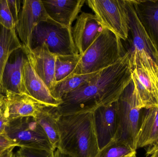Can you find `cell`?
I'll use <instances>...</instances> for the list:
<instances>
[{
	"mask_svg": "<svg viewBox=\"0 0 158 157\" xmlns=\"http://www.w3.org/2000/svg\"><path fill=\"white\" fill-rule=\"evenodd\" d=\"M54 157H72L68 155L60 152L58 149H56L54 152Z\"/></svg>",
	"mask_w": 158,
	"mask_h": 157,
	"instance_id": "4dcf8cb0",
	"label": "cell"
},
{
	"mask_svg": "<svg viewBox=\"0 0 158 157\" xmlns=\"http://www.w3.org/2000/svg\"><path fill=\"white\" fill-rule=\"evenodd\" d=\"M117 101L97 109L94 112L99 150L114 137L117 130Z\"/></svg>",
	"mask_w": 158,
	"mask_h": 157,
	"instance_id": "9a60e30c",
	"label": "cell"
},
{
	"mask_svg": "<svg viewBox=\"0 0 158 157\" xmlns=\"http://www.w3.org/2000/svg\"><path fill=\"white\" fill-rule=\"evenodd\" d=\"M60 116L56 108L44 106L35 119L47 135L55 151L57 149L59 144L58 121Z\"/></svg>",
	"mask_w": 158,
	"mask_h": 157,
	"instance_id": "d6986e66",
	"label": "cell"
},
{
	"mask_svg": "<svg viewBox=\"0 0 158 157\" xmlns=\"http://www.w3.org/2000/svg\"><path fill=\"white\" fill-rule=\"evenodd\" d=\"M44 8L50 18L56 23L72 30L85 0H43Z\"/></svg>",
	"mask_w": 158,
	"mask_h": 157,
	"instance_id": "4fadbf2b",
	"label": "cell"
},
{
	"mask_svg": "<svg viewBox=\"0 0 158 157\" xmlns=\"http://www.w3.org/2000/svg\"><path fill=\"white\" fill-rule=\"evenodd\" d=\"M3 153H1V152H0V155H1V154H2Z\"/></svg>",
	"mask_w": 158,
	"mask_h": 157,
	"instance_id": "d6a6232c",
	"label": "cell"
},
{
	"mask_svg": "<svg viewBox=\"0 0 158 157\" xmlns=\"http://www.w3.org/2000/svg\"><path fill=\"white\" fill-rule=\"evenodd\" d=\"M57 149L72 157H95L99 151L94 113L60 115Z\"/></svg>",
	"mask_w": 158,
	"mask_h": 157,
	"instance_id": "7a4b0ae2",
	"label": "cell"
},
{
	"mask_svg": "<svg viewBox=\"0 0 158 157\" xmlns=\"http://www.w3.org/2000/svg\"><path fill=\"white\" fill-rule=\"evenodd\" d=\"M99 72L73 76L71 77L66 78L56 84L51 93L55 98L62 101V98L64 95L76 90L88 82L96 75Z\"/></svg>",
	"mask_w": 158,
	"mask_h": 157,
	"instance_id": "44dd1931",
	"label": "cell"
},
{
	"mask_svg": "<svg viewBox=\"0 0 158 157\" xmlns=\"http://www.w3.org/2000/svg\"><path fill=\"white\" fill-rule=\"evenodd\" d=\"M133 70L130 49L118 61L98 72L88 82L62 98L56 108L60 115L94 113L118 99L132 80Z\"/></svg>",
	"mask_w": 158,
	"mask_h": 157,
	"instance_id": "6da1fadb",
	"label": "cell"
},
{
	"mask_svg": "<svg viewBox=\"0 0 158 157\" xmlns=\"http://www.w3.org/2000/svg\"><path fill=\"white\" fill-rule=\"evenodd\" d=\"M95 157H136V150L113 138Z\"/></svg>",
	"mask_w": 158,
	"mask_h": 157,
	"instance_id": "603a6c76",
	"label": "cell"
},
{
	"mask_svg": "<svg viewBox=\"0 0 158 157\" xmlns=\"http://www.w3.org/2000/svg\"><path fill=\"white\" fill-rule=\"evenodd\" d=\"M25 51L32 68L52 92L56 84V54L51 52L45 43L30 50Z\"/></svg>",
	"mask_w": 158,
	"mask_h": 157,
	"instance_id": "8fae6325",
	"label": "cell"
},
{
	"mask_svg": "<svg viewBox=\"0 0 158 157\" xmlns=\"http://www.w3.org/2000/svg\"><path fill=\"white\" fill-rule=\"evenodd\" d=\"M28 60L24 46L12 53L4 69L0 84V93L6 91L27 94L23 80V69Z\"/></svg>",
	"mask_w": 158,
	"mask_h": 157,
	"instance_id": "30bf717a",
	"label": "cell"
},
{
	"mask_svg": "<svg viewBox=\"0 0 158 157\" xmlns=\"http://www.w3.org/2000/svg\"><path fill=\"white\" fill-rule=\"evenodd\" d=\"M126 52L121 40L110 30L104 29L81 55L75 70L67 77L99 72L116 63Z\"/></svg>",
	"mask_w": 158,
	"mask_h": 157,
	"instance_id": "3957f363",
	"label": "cell"
},
{
	"mask_svg": "<svg viewBox=\"0 0 158 157\" xmlns=\"http://www.w3.org/2000/svg\"><path fill=\"white\" fill-rule=\"evenodd\" d=\"M6 132L18 144L19 147L55 151L47 135L34 118L27 117L12 121Z\"/></svg>",
	"mask_w": 158,
	"mask_h": 157,
	"instance_id": "ba28073f",
	"label": "cell"
},
{
	"mask_svg": "<svg viewBox=\"0 0 158 157\" xmlns=\"http://www.w3.org/2000/svg\"><path fill=\"white\" fill-rule=\"evenodd\" d=\"M10 122L6 109L4 114L0 118V134L6 132V130L9 125Z\"/></svg>",
	"mask_w": 158,
	"mask_h": 157,
	"instance_id": "4316f807",
	"label": "cell"
},
{
	"mask_svg": "<svg viewBox=\"0 0 158 157\" xmlns=\"http://www.w3.org/2000/svg\"><path fill=\"white\" fill-rule=\"evenodd\" d=\"M45 43L50 51L56 55L74 56L79 53L74 43L72 30L52 19L41 22L34 29L31 49Z\"/></svg>",
	"mask_w": 158,
	"mask_h": 157,
	"instance_id": "8992f818",
	"label": "cell"
},
{
	"mask_svg": "<svg viewBox=\"0 0 158 157\" xmlns=\"http://www.w3.org/2000/svg\"><path fill=\"white\" fill-rule=\"evenodd\" d=\"M133 67H141L158 82V52L137 16L132 0H126Z\"/></svg>",
	"mask_w": 158,
	"mask_h": 157,
	"instance_id": "277c9868",
	"label": "cell"
},
{
	"mask_svg": "<svg viewBox=\"0 0 158 157\" xmlns=\"http://www.w3.org/2000/svg\"><path fill=\"white\" fill-rule=\"evenodd\" d=\"M23 80L27 94L41 104L57 108L62 101L55 98L48 87L27 60L23 69Z\"/></svg>",
	"mask_w": 158,
	"mask_h": 157,
	"instance_id": "2e32d148",
	"label": "cell"
},
{
	"mask_svg": "<svg viewBox=\"0 0 158 157\" xmlns=\"http://www.w3.org/2000/svg\"><path fill=\"white\" fill-rule=\"evenodd\" d=\"M146 154L147 157H158V146L147 149Z\"/></svg>",
	"mask_w": 158,
	"mask_h": 157,
	"instance_id": "f1b7e54d",
	"label": "cell"
},
{
	"mask_svg": "<svg viewBox=\"0 0 158 157\" xmlns=\"http://www.w3.org/2000/svg\"><path fill=\"white\" fill-rule=\"evenodd\" d=\"M104 29L96 16L82 12L72 27L73 39L79 54L82 55Z\"/></svg>",
	"mask_w": 158,
	"mask_h": 157,
	"instance_id": "7c38bea8",
	"label": "cell"
},
{
	"mask_svg": "<svg viewBox=\"0 0 158 157\" xmlns=\"http://www.w3.org/2000/svg\"><path fill=\"white\" fill-rule=\"evenodd\" d=\"M135 139V149L158 146V107L143 109Z\"/></svg>",
	"mask_w": 158,
	"mask_h": 157,
	"instance_id": "e0dca14e",
	"label": "cell"
},
{
	"mask_svg": "<svg viewBox=\"0 0 158 157\" xmlns=\"http://www.w3.org/2000/svg\"><path fill=\"white\" fill-rule=\"evenodd\" d=\"M19 152L25 157H54V152L20 147Z\"/></svg>",
	"mask_w": 158,
	"mask_h": 157,
	"instance_id": "d4e9b609",
	"label": "cell"
},
{
	"mask_svg": "<svg viewBox=\"0 0 158 157\" xmlns=\"http://www.w3.org/2000/svg\"><path fill=\"white\" fill-rule=\"evenodd\" d=\"M81 54L74 56L56 55L55 64L56 83L65 79L71 74L78 63Z\"/></svg>",
	"mask_w": 158,
	"mask_h": 157,
	"instance_id": "cb8c5ba5",
	"label": "cell"
},
{
	"mask_svg": "<svg viewBox=\"0 0 158 157\" xmlns=\"http://www.w3.org/2000/svg\"><path fill=\"white\" fill-rule=\"evenodd\" d=\"M94 13L103 29L126 41L130 33L126 0H87L85 2Z\"/></svg>",
	"mask_w": 158,
	"mask_h": 157,
	"instance_id": "52a82bcc",
	"label": "cell"
},
{
	"mask_svg": "<svg viewBox=\"0 0 158 157\" xmlns=\"http://www.w3.org/2000/svg\"><path fill=\"white\" fill-rule=\"evenodd\" d=\"M23 47L15 29H8L0 25V84L8 58L13 52Z\"/></svg>",
	"mask_w": 158,
	"mask_h": 157,
	"instance_id": "ffe728a7",
	"label": "cell"
},
{
	"mask_svg": "<svg viewBox=\"0 0 158 157\" xmlns=\"http://www.w3.org/2000/svg\"><path fill=\"white\" fill-rule=\"evenodd\" d=\"M137 16L158 52V0H132Z\"/></svg>",
	"mask_w": 158,
	"mask_h": 157,
	"instance_id": "ac0fdd59",
	"label": "cell"
},
{
	"mask_svg": "<svg viewBox=\"0 0 158 157\" xmlns=\"http://www.w3.org/2000/svg\"><path fill=\"white\" fill-rule=\"evenodd\" d=\"M50 19L42 1H22L15 30L25 49H32L31 39L35 27L41 22Z\"/></svg>",
	"mask_w": 158,
	"mask_h": 157,
	"instance_id": "9c48e42d",
	"label": "cell"
},
{
	"mask_svg": "<svg viewBox=\"0 0 158 157\" xmlns=\"http://www.w3.org/2000/svg\"><path fill=\"white\" fill-rule=\"evenodd\" d=\"M16 147H19L18 144L10 138L6 132L0 134V152L3 153L10 148Z\"/></svg>",
	"mask_w": 158,
	"mask_h": 157,
	"instance_id": "484cf974",
	"label": "cell"
},
{
	"mask_svg": "<svg viewBox=\"0 0 158 157\" xmlns=\"http://www.w3.org/2000/svg\"><path fill=\"white\" fill-rule=\"evenodd\" d=\"M14 149V147H13V148H10V149L6 150L2 154H1L0 157H12L13 154H14L13 152Z\"/></svg>",
	"mask_w": 158,
	"mask_h": 157,
	"instance_id": "f546056e",
	"label": "cell"
},
{
	"mask_svg": "<svg viewBox=\"0 0 158 157\" xmlns=\"http://www.w3.org/2000/svg\"><path fill=\"white\" fill-rule=\"evenodd\" d=\"M6 110V104L5 96L0 93V118L4 114Z\"/></svg>",
	"mask_w": 158,
	"mask_h": 157,
	"instance_id": "83f0119b",
	"label": "cell"
},
{
	"mask_svg": "<svg viewBox=\"0 0 158 157\" xmlns=\"http://www.w3.org/2000/svg\"><path fill=\"white\" fill-rule=\"evenodd\" d=\"M117 130L115 137L118 142L135 149V139L141 119V111L132 80L117 101Z\"/></svg>",
	"mask_w": 158,
	"mask_h": 157,
	"instance_id": "5b68a950",
	"label": "cell"
},
{
	"mask_svg": "<svg viewBox=\"0 0 158 157\" xmlns=\"http://www.w3.org/2000/svg\"><path fill=\"white\" fill-rule=\"evenodd\" d=\"M21 1L0 0V25L8 29H15Z\"/></svg>",
	"mask_w": 158,
	"mask_h": 157,
	"instance_id": "7402d4cb",
	"label": "cell"
},
{
	"mask_svg": "<svg viewBox=\"0 0 158 157\" xmlns=\"http://www.w3.org/2000/svg\"><path fill=\"white\" fill-rule=\"evenodd\" d=\"M12 157H25L19 152V151H17L16 153L13 154Z\"/></svg>",
	"mask_w": 158,
	"mask_h": 157,
	"instance_id": "1f68e13d",
	"label": "cell"
},
{
	"mask_svg": "<svg viewBox=\"0 0 158 157\" xmlns=\"http://www.w3.org/2000/svg\"><path fill=\"white\" fill-rule=\"evenodd\" d=\"M4 96L10 122L27 117L36 119L45 106L27 94L6 91Z\"/></svg>",
	"mask_w": 158,
	"mask_h": 157,
	"instance_id": "5bb4252c",
	"label": "cell"
}]
</instances>
